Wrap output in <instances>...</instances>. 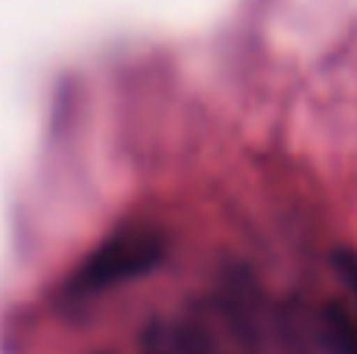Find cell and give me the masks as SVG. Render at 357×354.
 <instances>
[{
    "instance_id": "obj_1",
    "label": "cell",
    "mask_w": 357,
    "mask_h": 354,
    "mask_svg": "<svg viewBox=\"0 0 357 354\" xmlns=\"http://www.w3.org/2000/svg\"><path fill=\"white\" fill-rule=\"evenodd\" d=\"M167 254V238L148 223H129L107 236L66 279L69 301H88L151 273Z\"/></svg>"
},
{
    "instance_id": "obj_2",
    "label": "cell",
    "mask_w": 357,
    "mask_h": 354,
    "mask_svg": "<svg viewBox=\"0 0 357 354\" xmlns=\"http://www.w3.org/2000/svg\"><path fill=\"white\" fill-rule=\"evenodd\" d=\"M142 354H238L213 323L197 317L154 320L142 336Z\"/></svg>"
},
{
    "instance_id": "obj_3",
    "label": "cell",
    "mask_w": 357,
    "mask_h": 354,
    "mask_svg": "<svg viewBox=\"0 0 357 354\" xmlns=\"http://www.w3.org/2000/svg\"><path fill=\"white\" fill-rule=\"evenodd\" d=\"M323 342L329 354H357V323L342 307H329L323 314Z\"/></svg>"
}]
</instances>
